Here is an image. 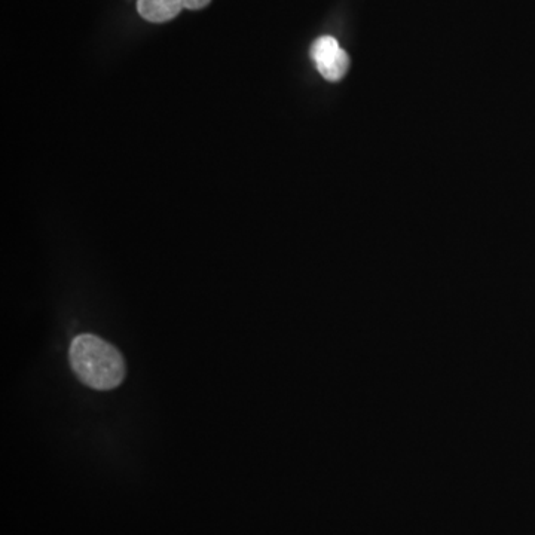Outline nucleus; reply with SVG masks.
I'll use <instances>...</instances> for the list:
<instances>
[{"label":"nucleus","instance_id":"obj_3","mask_svg":"<svg viewBox=\"0 0 535 535\" xmlns=\"http://www.w3.org/2000/svg\"><path fill=\"white\" fill-rule=\"evenodd\" d=\"M183 8V0H139L137 11L151 23L173 20Z\"/></svg>","mask_w":535,"mask_h":535},{"label":"nucleus","instance_id":"obj_2","mask_svg":"<svg viewBox=\"0 0 535 535\" xmlns=\"http://www.w3.org/2000/svg\"><path fill=\"white\" fill-rule=\"evenodd\" d=\"M311 58L324 79L341 81L350 67V58L332 36H321L311 47Z\"/></svg>","mask_w":535,"mask_h":535},{"label":"nucleus","instance_id":"obj_1","mask_svg":"<svg viewBox=\"0 0 535 535\" xmlns=\"http://www.w3.org/2000/svg\"><path fill=\"white\" fill-rule=\"evenodd\" d=\"M69 359L79 381L93 390H113L124 381L125 362L121 353L99 336H76L70 345Z\"/></svg>","mask_w":535,"mask_h":535},{"label":"nucleus","instance_id":"obj_4","mask_svg":"<svg viewBox=\"0 0 535 535\" xmlns=\"http://www.w3.org/2000/svg\"><path fill=\"white\" fill-rule=\"evenodd\" d=\"M210 2H212V0H183V8L195 11V9H201L204 8V6L209 5Z\"/></svg>","mask_w":535,"mask_h":535}]
</instances>
